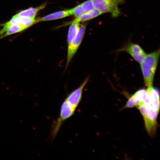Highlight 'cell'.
<instances>
[{"label": "cell", "instance_id": "7a4b0ae2", "mask_svg": "<svg viewBox=\"0 0 160 160\" xmlns=\"http://www.w3.org/2000/svg\"><path fill=\"white\" fill-rule=\"evenodd\" d=\"M160 56L159 50L147 54L140 63L145 85L148 87L153 85Z\"/></svg>", "mask_w": 160, "mask_h": 160}, {"label": "cell", "instance_id": "30bf717a", "mask_svg": "<svg viewBox=\"0 0 160 160\" xmlns=\"http://www.w3.org/2000/svg\"><path fill=\"white\" fill-rule=\"evenodd\" d=\"M71 15L69 9L63 10V11L55 12L50 14L44 16L43 17L39 18L36 20V22L61 19Z\"/></svg>", "mask_w": 160, "mask_h": 160}, {"label": "cell", "instance_id": "8fae6325", "mask_svg": "<svg viewBox=\"0 0 160 160\" xmlns=\"http://www.w3.org/2000/svg\"><path fill=\"white\" fill-rule=\"evenodd\" d=\"M27 29V28L25 26L19 24L12 25L5 27H2V28L0 30V39L19 33Z\"/></svg>", "mask_w": 160, "mask_h": 160}, {"label": "cell", "instance_id": "8992f818", "mask_svg": "<svg viewBox=\"0 0 160 160\" xmlns=\"http://www.w3.org/2000/svg\"><path fill=\"white\" fill-rule=\"evenodd\" d=\"M89 80V78H87L79 87L69 94L66 98L65 101L75 109L81 102L82 97L83 90Z\"/></svg>", "mask_w": 160, "mask_h": 160}, {"label": "cell", "instance_id": "5b68a950", "mask_svg": "<svg viewBox=\"0 0 160 160\" xmlns=\"http://www.w3.org/2000/svg\"><path fill=\"white\" fill-rule=\"evenodd\" d=\"M87 24H84L80 26L78 31L74 38L68 45V50L67 65L66 68L68 67L70 61L72 59L78 49L82 43L85 32Z\"/></svg>", "mask_w": 160, "mask_h": 160}, {"label": "cell", "instance_id": "9a60e30c", "mask_svg": "<svg viewBox=\"0 0 160 160\" xmlns=\"http://www.w3.org/2000/svg\"><path fill=\"white\" fill-rule=\"evenodd\" d=\"M69 10L71 15L74 16L75 18L78 17L85 13L82 3Z\"/></svg>", "mask_w": 160, "mask_h": 160}, {"label": "cell", "instance_id": "4fadbf2b", "mask_svg": "<svg viewBox=\"0 0 160 160\" xmlns=\"http://www.w3.org/2000/svg\"><path fill=\"white\" fill-rule=\"evenodd\" d=\"M102 14L99 10L94 8L91 11L86 12L78 17L75 18L73 21L79 23L80 22L88 21L99 17Z\"/></svg>", "mask_w": 160, "mask_h": 160}, {"label": "cell", "instance_id": "ba28073f", "mask_svg": "<svg viewBox=\"0 0 160 160\" xmlns=\"http://www.w3.org/2000/svg\"><path fill=\"white\" fill-rule=\"evenodd\" d=\"M146 95L147 89H142L138 90L128 100L123 108H131L137 107L140 103L144 100Z\"/></svg>", "mask_w": 160, "mask_h": 160}, {"label": "cell", "instance_id": "5bb4252c", "mask_svg": "<svg viewBox=\"0 0 160 160\" xmlns=\"http://www.w3.org/2000/svg\"><path fill=\"white\" fill-rule=\"evenodd\" d=\"M80 23L73 21L69 28L68 33V45L72 41L78 31L80 27Z\"/></svg>", "mask_w": 160, "mask_h": 160}, {"label": "cell", "instance_id": "9c48e42d", "mask_svg": "<svg viewBox=\"0 0 160 160\" xmlns=\"http://www.w3.org/2000/svg\"><path fill=\"white\" fill-rule=\"evenodd\" d=\"M35 23L37 22L35 18H31L23 17H17L14 15L10 21L5 23L2 24L0 25L2 27H5L12 25L19 24L25 26L28 28Z\"/></svg>", "mask_w": 160, "mask_h": 160}, {"label": "cell", "instance_id": "7c38bea8", "mask_svg": "<svg viewBox=\"0 0 160 160\" xmlns=\"http://www.w3.org/2000/svg\"><path fill=\"white\" fill-rule=\"evenodd\" d=\"M47 6V4L44 3L36 8H30L28 9L20 11L17 14L15 15L17 17H23L35 18L36 15L41 10Z\"/></svg>", "mask_w": 160, "mask_h": 160}, {"label": "cell", "instance_id": "6da1fadb", "mask_svg": "<svg viewBox=\"0 0 160 160\" xmlns=\"http://www.w3.org/2000/svg\"><path fill=\"white\" fill-rule=\"evenodd\" d=\"M160 104L159 90L152 85L149 86L145 99L137 107L143 118L146 130L151 136L154 135L157 129Z\"/></svg>", "mask_w": 160, "mask_h": 160}, {"label": "cell", "instance_id": "277c9868", "mask_svg": "<svg viewBox=\"0 0 160 160\" xmlns=\"http://www.w3.org/2000/svg\"><path fill=\"white\" fill-rule=\"evenodd\" d=\"M95 8L102 13H111L113 18L119 17L121 13L119 5L122 0H92Z\"/></svg>", "mask_w": 160, "mask_h": 160}, {"label": "cell", "instance_id": "52a82bcc", "mask_svg": "<svg viewBox=\"0 0 160 160\" xmlns=\"http://www.w3.org/2000/svg\"><path fill=\"white\" fill-rule=\"evenodd\" d=\"M123 51L127 52L140 64L143 61L147 55L142 48L137 44L130 43L124 49Z\"/></svg>", "mask_w": 160, "mask_h": 160}, {"label": "cell", "instance_id": "3957f363", "mask_svg": "<svg viewBox=\"0 0 160 160\" xmlns=\"http://www.w3.org/2000/svg\"><path fill=\"white\" fill-rule=\"evenodd\" d=\"M75 110L65 100L63 102L60 109L59 117L53 122L52 128L51 136L52 139L57 135L63 122L71 118L74 114Z\"/></svg>", "mask_w": 160, "mask_h": 160}, {"label": "cell", "instance_id": "2e32d148", "mask_svg": "<svg viewBox=\"0 0 160 160\" xmlns=\"http://www.w3.org/2000/svg\"><path fill=\"white\" fill-rule=\"evenodd\" d=\"M82 5L84 9L85 12L95 8L92 0H88L82 3Z\"/></svg>", "mask_w": 160, "mask_h": 160}]
</instances>
